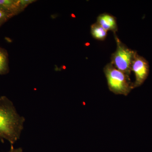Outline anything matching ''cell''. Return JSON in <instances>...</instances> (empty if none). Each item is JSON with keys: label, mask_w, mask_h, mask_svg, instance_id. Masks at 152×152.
<instances>
[{"label": "cell", "mask_w": 152, "mask_h": 152, "mask_svg": "<svg viewBox=\"0 0 152 152\" xmlns=\"http://www.w3.org/2000/svg\"><path fill=\"white\" fill-rule=\"evenodd\" d=\"M25 121L10 100L6 96L0 97V140L3 142L5 140L14 147L20 137Z\"/></svg>", "instance_id": "1"}, {"label": "cell", "mask_w": 152, "mask_h": 152, "mask_svg": "<svg viewBox=\"0 0 152 152\" xmlns=\"http://www.w3.org/2000/svg\"><path fill=\"white\" fill-rule=\"evenodd\" d=\"M104 71L109 89L114 94L126 96L134 89L129 76L115 68L111 63L104 67Z\"/></svg>", "instance_id": "2"}, {"label": "cell", "mask_w": 152, "mask_h": 152, "mask_svg": "<svg viewBox=\"0 0 152 152\" xmlns=\"http://www.w3.org/2000/svg\"><path fill=\"white\" fill-rule=\"evenodd\" d=\"M115 36L117 49L112 55L110 63L115 68L129 76L132 63L137 52L129 48L120 41L116 35Z\"/></svg>", "instance_id": "3"}, {"label": "cell", "mask_w": 152, "mask_h": 152, "mask_svg": "<svg viewBox=\"0 0 152 152\" xmlns=\"http://www.w3.org/2000/svg\"><path fill=\"white\" fill-rule=\"evenodd\" d=\"M131 71L134 72L135 76V81L133 83L134 88L140 87L146 80L149 73L148 62L137 53L132 63Z\"/></svg>", "instance_id": "4"}, {"label": "cell", "mask_w": 152, "mask_h": 152, "mask_svg": "<svg viewBox=\"0 0 152 152\" xmlns=\"http://www.w3.org/2000/svg\"><path fill=\"white\" fill-rule=\"evenodd\" d=\"M96 22L107 31H112L115 33L118 31L116 19L110 14H101L98 16Z\"/></svg>", "instance_id": "5"}, {"label": "cell", "mask_w": 152, "mask_h": 152, "mask_svg": "<svg viewBox=\"0 0 152 152\" xmlns=\"http://www.w3.org/2000/svg\"><path fill=\"white\" fill-rule=\"evenodd\" d=\"M0 9L14 16L21 12L19 0H0Z\"/></svg>", "instance_id": "6"}, {"label": "cell", "mask_w": 152, "mask_h": 152, "mask_svg": "<svg viewBox=\"0 0 152 152\" xmlns=\"http://www.w3.org/2000/svg\"><path fill=\"white\" fill-rule=\"evenodd\" d=\"M107 31L98 24L95 23L91 26V34L93 37L96 39L103 41L106 39Z\"/></svg>", "instance_id": "7"}, {"label": "cell", "mask_w": 152, "mask_h": 152, "mask_svg": "<svg viewBox=\"0 0 152 152\" xmlns=\"http://www.w3.org/2000/svg\"><path fill=\"white\" fill-rule=\"evenodd\" d=\"M8 57L5 50L0 47V75L9 72Z\"/></svg>", "instance_id": "8"}, {"label": "cell", "mask_w": 152, "mask_h": 152, "mask_svg": "<svg viewBox=\"0 0 152 152\" xmlns=\"http://www.w3.org/2000/svg\"><path fill=\"white\" fill-rule=\"evenodd\" d=\"M13 16L12 14L0 9V27Z\"/></svg>", "instance_id": "9"}, {"label": "cell", "mask_w": 152, "mask_h": 152, "mask_svg": "<svg viewBox=\"0 0 152 152\" xmlns=\"http://www.w3.org/2000/svg\"><path fill=\"white\" fill-rule=\"evenodd\" d=\"M35 1L33 0H19V4L21 11L30 4Z\"/></svg>", "instance_id": "10"}, {"label": "cell", "mask_w": 152, "mask_h": 152, "mask_svg": "<svg viewBox=\"0 0 152 152\" xmlns=\"http://www.w3.org/2000/svg\"><path fill=\"white\" fill-rule=\"evenodd\" d=\"M23 150L21 148H14V147H11L10 151L4 152H23Z\"/></svg>", "instance_id": "11"}]
</instances>
